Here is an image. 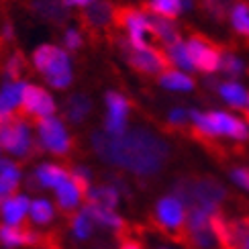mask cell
Masks as SVG:
<instances>
[{
    "instance_id": "obj_1",
    "label": "cell",
    "mask_w": 249,
    "mask_h": 249,
    "mask_svg": "<svg viewBox=\"0 0 249 249\" xmlns=\"http://www.w3.org/2000/svg\"><path fill=\"white\" fill-rule=\"evenodd\" d=\"M92 149L102 161L123 168L139 178L158 176L172 158V147L147 129H131L121 135L92 133Z\"/></svg>"
},
{
    "instance_id": "obj_2",
    "label": "cell",
    "mask_w": 249,
    "mask_h": 249,
    "mask_svg": "<svg viewBox=\"0 0 249 249\" xmlns=\"http://www.w3.org/2000/svg\"><path fill=\"white\" fill-rule=\"evenodd\" d=\"M172 196H176L186 209H198L209 214L221 213V204L227 200H235L225 186L206 174H188L180 176L178 180L172 184Z\"/></svg>"
},
{
    "instance_id": "obj_3",
    "label": "cell",
    "mask_w": 249,
    "mask_h": 249,
    "mask_svg": "<svg viewBox=\"0 0 249 249\" xmlns=\"http://www.w3.org/2000/svg\"><path fill=\"white\" fill-rule=\"evenodd\" d=\"M112 41L119 45L121 53L127 59V64L131 66L133 71H137L143 78H155L161 76L165 71H170V68L174 66L172 59L168 55V51H163V47H155V45H147L145 49H135L131 45L129 37H119L115 35Z\"/></svg>"
},
{
    "instance_id": "obj_4",
    "label": "cell",
    "mask_w": 249,
    "mask_h": 249,
    "mask_svg": "<svg viewBox=\"0 0 249 249\" xmlns=\"http://www.w3.org/2000/svg\"><path fill=\"white\" fill-rule=\"evenodd\" d=\"M190 119L194 123V127L202 131L204 135L211 137H231L235 141H247L249 139V129L247 124L237 119L229 112H198V110H190Z\"/></svg>"
},
{
    "instance_id": "obj_5",
    "label": "cell",
    "mask_w": 249,
    "mask_h": 249,
    "mask_svg": "<svg viewBox=\"0 0 249 249\" xmlns=\"http://www.w3.org/2000/svg\"><path fill=\"white\" fill-rule=\"evenodd\" d=\"M149 223L158 233L165 235L168 239L176 243H180L184 225H186L184 204L176 196H163L155 204V209L149 216Z\"/></svg>"
},
{
    "instance_id": "obj_6",
    "label": "cell",
    "mask_w": 249,
    "mask_h": 249,
    "mask_svg": "<svg viewBox=\"0 0 249 249\" xmlns=\"http://www.w3.org/2000/svg\"><path fill=\"white\" fill-rule=\"evenodd\" d=\"M180 243L186 249H221V243L211 227V214L198 209L188 211Z\"/></svg>"
},
{
    "instance_id": "obj_7",
    "label": "cell",
    "mask_w": 249,
    "mask_h": 249,
    "mask_svg": "<svg viewBox=\"0 0 249 249\" xmlns=\"http://www.w3.org/2000/svg\"><path fill=\"white\" fill-rule=\"evenodd\" d=\"M0 147L15 155H23L25 160H31L33 155H41L45 149L41 141L39 143L31 141L27 123L20 121L17 117V112L10 117V121L2 127V131H0Z\"/></svg>"
},
{
    "instance_id": "obj_8",
    "label": "cell",
    "mask_w": 249,
    "mask_h": 249,
    "mask_svg": "<svg viewBox=\"0 0 249 249\" xmlns=\"http://www.w3.org/2000/svg\"><path fill=\"white\" fill-rule=\"evenodd\" d=\"M186 47H188L194 70L202 71V74H214L216 70H221V57L225 47H221V43L213 41L209 35L190 29V39Z\"/></svg>"
},
{
    "instance_id": "obj_9",
    "label": "cell",
    "mask_w": 249,
    "mask_h": 249,
    "mask_svg": "<svg viewBox=\"0 0 249 249\" xmlns=\"http://www.w3.org/2000/svg\"><path fill=\"white\" fill-rule=\"evenodd\" d=\"M55 112V102L51 98V94L35 84H27L23 92V100L17 110V117L25 123H39L41 119H47Z\"/></svg>"
},
{
    "instance_id": "obj_10",
    "label": "cell",
    "mask_w": 249,
    "mask_h": 249,
    "mask_svg": "<svg viewBox=\"0 0 249 249\" xmlns=\"http://www.w3.org/2000/svg\"><path fill=\"white\" fill-rule=\"evenodd\" d=\"M115 18V4L112 0H100V2L90 4L86 10L80 13V25L84 29V33L92 39V43H96V37L100 31L110 33V23Z\"/></svg>"
},
{
    "instance_id": "obj_11",
    "label": "cell",
    "mask_w": 249,
    "mask_h": 249,
    "mask_svg": "<svg viewBox=\"0 0 249 249\" xmlns=\"http://www.w3.org/2000/svg\"><path fill=\"white\" fill-rule=\"evenodd\" d=\"M37 129H39V137L43 147L55 155H66L71 149V141L68 137V133L64 129V123L55 117H47V119H41L37 123Z\"/></svg>"
},
{
    "instance_id": "obj_12",
    "label": "cell",
    "mask_w": 249,
    "mask_h": 249,
    "mask_svg": "<svg viewBox=\"0 0 249 249\" xmlns=\"http://www.w3.org/2000/svg\"><path fill=\"white\" fill-rule=\"evenodd\" d=\"M107 107H108V115L105 121V129L110 135H121L127 131V117H129V110L131 105L129 100L121 96L119 92H107Z\"/></svg>"
},
{
    "instance_id": "obj_13",
    "label": "cell",
    "mask_w": 249,
    "mask_h": 249,
    "mask_svg": "<svg viewBox=\"0 0 249 249\" xmlns=\"http://www.w3.org/2000/svg\"><path fill=\"white\" fill-rule=\"evenodd\" d=\"M145 17H147V23H149V33L158 39L163 47H170L174 43H178V41H182L180 29L174 25V20L151 15V13H145Z\"/></svg>"
},
{
    "instance_id": "obj_14",
    "label": "cell",
    "mask_w": 249,
    "mask_h": 249,
    "mask_svg": "<svg viewBox=\"0 0 249 249\" xmlns=\"http://www.w3.org/2000/svg\"><path fill=\"white\" fill-rule=\"evenodd\" d=\"M29 6L35 17L47 20L51 25L61 27L68 18L66 4L61 2V0H29Z\"/></svg>"
},
{
    "instance_id": "obj_15",
    "label": "cell",
    "mask_w": 249,
    "mask_h": 249,
    "mask_svg": "<svg viewBox=\"0 0 249 249\" xmlns=\"http://www.w3.org/2000/svg\"><path fill=\"white\" fill-rule=\"evenodd\" d=\"M45 82L51 88L64 90L66 86H70L71 82V68H70V59L66 55V51H59L57 59L51 64V68L45 71Z\"/></svg>"
},
{
    "instance_id": "obj_16",
    "label": "cell",
    "mask_w": 249,
    "mask_h": 249,
    "mask_svg": "<svg viewBox=\"0 0 249 249\" xmlns=\"http://www.w3.org/2000/svg\"><path fill=\"white\" fill-rule=\"evenodd\" d=\"M55 194H57V206H59V213L64 214V216H68V219L71 221L74 219V209L78 206V202H80V198H82V194H80V190L76 188V184L71 182V178L68 180V182H64L61 186H57L55 188Z\"/></svg>"
},
{
    "instance_id": "obj_17",
    "label": "cell",
    "mask_w": 249,
    "mask_h": 249,
    "mask_svg": "<svg viewBox=\"0 0 249 249\" xmlns=\"http://www.w3.org/2000/svg\"><path fill=\"white\" fill-rule=\"evenodd\" d=\"M18 163L8 161V160H0V196L2 198H10L15 196L18 188Z\"/></svg>"
},
{
    "instance_id": "obj_18",
    "label": "cell",
    "mask_w": 249,
    "mask_h": 249,
    "mask_svg": "<svg viewBox=\"0 0 249 249\" xmlns=\"http://www.w3.org/2000/svg\"><path fill=\"white\" fill-rule=\"evenodd\" d=\"M25 82H6L0 90V115H10L17 107H20L25 92Z\"/></svg>"
},
{
    "instance_id": "obj_19",
    "label": "cell",
    "mask_w": 249,
    "mask_h": 249,
    "mask_svg": "<svg viewBox=\"0 0 249 249\" xmlns=\"http://www.w3.org/2000/svg\"><path fill=\"white\" fill-rule=\"evenodd\" d=\"M35 176L39 178L43 188H57V186H61L64 182L70 180V170L61 168L57 163H43L37 168Z\"/></svg>"
},
{
    "instance_id": "obj_20",
    "label": "cell",
    "mask_w": 249,
    "mask_h": 249,
    "mask_svg": "<svg viewBox=\"0 0 249 249\" xmlns=\"http://www.w3.org/2000/svg\"><path fill=\"white\" fill-rule=\"evenodd\" d=\"M29 211H31V204L25 196H10V198L2 202V216L6 225H20Z\"/></svg>"
},
{
    "instance_id": "obj_21",
    "label": "cell",
    "mask_w": 249,
    "mask_h": 249,
    "mask_svg": "<svg viewBox=\"0 0 249 249\" xmlns=\"http://www.w3.org/2000/svg\"><path fill=\"white\" fill-rule=\"evenodd\" d=\"M143 13H151V15H158L163 18H178L182 13V0H149V2H143L141 4Z\"/></svg>"
},
{
    "instance_id": "obj_22",
    "label": "cell",
    "mask_w": 249,
    "mask_h": 249,
    "mask_svg": "<svg viewBox=\"0 0 249 249\" xmlns=\"http://www.w3.org/2000/svg\"><path fill=\"white\" fill-rule=\"evenodd\" d=\"M90 110H92V100L88 96H82V94L70 96L64 105V115L70 123H82L88 117Z\"/></svg>"
},
{
    "instance_id": "obj_23",
    "label": "cell",
    "mask_w": 249,
    "mask_h": 249,
    "mask_svg": "<svg viewBox=\"0 0 249 249\" xmlns=\"http://www.w3.org/2000/svg\"><path fill=\"white\" fill-rule=\"evenodd\" d=\"M119 198H121V192L115 188V186H112V184H102V186H98V188H94L90 192L86 202L98 204V206H105V209L115 211V206L119 204Z\"/></svg>"
},
{
    "instance_id": "obj_24",
    "label": "cell",
    "mask_w": 249,
    "mask_h": 249,
    "mask_svg": "<svg viewBox=\"0 0 249 249\" xmlns=\"http://www.w3.org/2000/svg\"><path fill=\"white\" fill-rule=\"evenodd\" d=\"M219 94L223 96V100L227 105H231L233 108H245L249 105V94L245 92V88L237 82H223L219 88Z\"/></svg>"
},
{
    "instance_id": "obj_25",
    "label": "cell",
    "mask_w": 249,
    "mask_h": 249,
    "mask_svg": "<svg viewBox=\"0 0 249 249\" xmlns=\"http://www.w3.org/2000/svg\"><path fill=\"white\" fill-rule=\"evenodd\" d=\"M231 27L249 45V0H239L231 13Z\"/></svg>"
},
{
    "instance_id": "obj_26",
    "label": "cell",
    "mask_w": 249,
    "mask_h": 249,
    "mask_svg": "<svg viewBox=\"0 0 249 249\" xmlns=\"http://www.w3.org/2000/svg\"><path fill=\"white\" fill-rule=\"evenodd\" d=\"M160 84L168 90H178V92H190L196 88V82L190 76L182 74V71H176V70H170V71H165V74H161Z\"/></svg>"
},
{
    "instance_id": "obj_27",
    "label": "cell",
    "mask_w": 249,
    "mask_h": 249,
    "mask_svg": "<svg viewBox=\"0 0 249 249\" xmlns=\"http://www.w3.org/2000/svg\"><path fill=\"white\" fill-rule=\"evenodd\" d=\"M27 71H29V61L23 55V51L17 49L15 53L6 59L4 76L8 78V82H20V78H23V74H27Z\"/></svg>"
},
{
    "instance_id": "obj_28",
    "label": "cell",
    "mask_w": 249,
    "mask_h": 249,
    "mask_svg": "<svg viewBox=\"0 0 249 249\" xmlns=\"http://www.w3.org/2000/svg\"><path fill=\"white\" fill-rule=\"evenodd\" d=\"M59 47L55 45H39L35 51H33V66L37 71H41V74H45V71L51 68V64L57 59L59 55Z\"/></svg>"
},
{
    "instance_id": "obj_29",
    "label": "cell",
    "mask_w": 249,
    "mask_h": 249,
    "mask_svg": "<svg viewBox=\"0 0 249 249\" xmlns=\"http://www.w3.org/2000/svg\"><path fill=\"white\" fill-rule=\"evenodd\" d=\"M165 51H168V55H170L174 66H178V68H182L186 71L194 70V64H192V59H190V53H188V47H186V43L178 41V43L165 47Z\"/></svg>"
},
{
    "instance_id": "obj_30",
    "label": "cell",
    "mask_w": 249,
    "mask_h": 249,
    "mask_svg": "<svg viewBox=\"0 0 249 249\" xmlns=\"http://www.w3.org/2000/svg\"><path fill=\"white\" fill-rule=\"evenodd\" d=\"M221 71L229 78H239L241 74H245V64L237 57L231 49H225L223 51V57H221Z\"/></svg>"
},
{
    "instance_id": "obj_31",
    "label": "cell",
    "mask_w": 249,
    "mask_h": 249,
    "mask_svg": "<svg viewBox=\"0 0 249 249\" xmlns=\"http://www.w3.org/2000/svg\"><path fill=\"white\" fill-rule=\"evenodd\" d=\"M70 223H71V231H74V235L78 237V239H88V237L92 235V231H94V221H92L90 214H86L84 211L76 213L74 219H71Z\"/></svg>"
},
{
    "instance_id": "obj_32",
    "label": "cell",
    "mask_w": 249,
    "mask_h": 249,
    "mask_svg": "<svg viewBox=\"0 0 249 249\" xmlns=\"http://www.w3.org/2000/svg\"><path fill=\"white\" fill-rule=\"evenodd\" d=\"M31 219H33L37 225H47L51 219H53V206L49 204V200L45 198H37L31 204Z\"/></svg>"
},
{
    "instance_id": "obj_33",
    "label": "cell",
    "mask_w": 249,
    "mask_h": 249,
    "mask_svg": "<svg viewBox=\"0 0 249 249\" xmlns=\"http://www.w3.org/2000/svg\"><path fill=\"white\" fill-rule=\"evenodd\" d=\"M231 180L237 186H241L243 190H249V168H243V165L231 168Z\"/></svg>"
},
{
    "instance_id": "obj_34",
    "label": "cell",
    "mask_w": 249,
    "mask_h": 249,
    "mask_svg": "<svg viewBox=\"0 0 249 249\" xmlns=\"http://www.w3.org/2000/svg\"><path fill=\"white\" fill-rule=\"evenodd\" d=\"M64 43H66L68 51H78L82 47V35L78 33L76 29H70V31H66V35H64Z\"/></svg>"
},
{
    "instance_id": "obj_35",
    "label": "cell",
    "mask_w": 249,
    "mask_h": 249,
    "mask_svg": "<svg viewBox=\"0 0 249 249\" xmlns=\"http://www.w3.org/2000/svg\"><path fill=\"white\" fill-rule=\"evenodd\" d=\"M66 6H90L94 4V0H61Z\"/></svg>"
},
{
    "instance_id": "obj_36",
    "label": "cell",
    "mask_w": 249,
    "mask_h": 249,
    "mask_svg": "<svg viewBox=\"0 0 249 249\" xmlns=\"http://www.w3.org/2000/svg\"><path fill=\"white\" fill-rule=\"evenodd\" d=\"M13 115H15V112H10V115H0V131H2V127L10 121V117H13Z\"/></svg>"
},
{
    "instance_id": "obj_37",
    "label": "cell",
    "mask_w": 249,
    "mask_h": 249,
    "mask_svg": "<svg viewBox=\"0 0 249 249\" xmlns=\"http://www.w3.org/2000/svg\"><path fill=\"white\" fill-rule=\"evenodd\" d=\"M2 202H4V200H2V196H0V206H2Z\"/></svg>"
},
{
    "instance_id": "obj_38",
    "label": "cell",
    "mask_w": 249,
    "mask_h": 249,
    "mask_svg": "<svg viewBox=\"0 0 249 249\" xmlns=\"http://www.w3.org/2000/svg\"><path fill=\"white\" fill-rule=\"evenodd\" d=\"M247 107H249V105H247Z\"/></svg>"
}]
</instances>
